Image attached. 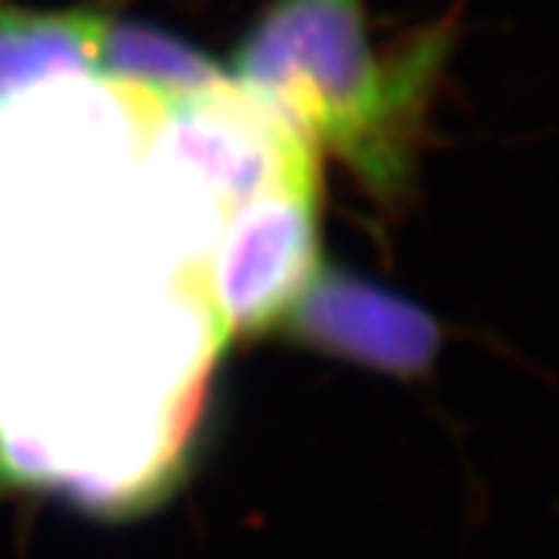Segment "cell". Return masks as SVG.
Segmentation results:
<instances>
[{
  "label": "cell",
  "mask_w": 559,
  "mask_h": 559,
  "mask_svg": "<svg viewBox=\"0 0 559 559\" xmlns=\"http://www.w3.org/2000/svg\"><path fill=\"white\" fill-rule=\"evenodd\" d=\"M451 32L373 40L364 0H271L234 50L230 79L382 202L411 183Z\"/></svg>",
  "instance_id": "cell-1"
},
{
  "label": "cell",
  "mask_w": 559,
  "mask_h": 559,
  "mask_svg": "<svg viewBox=\"0 0 559 559\" xmlns=\"http://www.w3.org/2000/svg\"><path fill=\"white\" fill-rule=\"evenodd\" d=\"M318 187L311 168L234 205L212 261V318L224 340L283 320L318 274Z\"/></svg>",
  "instance_id": "cell-2"
},
{
  "label": "cell",
  "mask_w": 559,
  "mask_h": 559,
  "mask_svg": "<svg viewBox=\"0 0 559 559\" xmlns=\"http://www.w3.org/2000/svg\"><path fill=\"white\" fill-rule=\"evenodd\" d=\"M159 119L162 153L193 168L230 205L318 168V150L234 79Z\"/></svg>",
  "instance_id": "cell-3"
},
{
  "label": "cell",
  "mask_w": 559,
  "mask_h": 559,
  "mask_svg": "<svg viewBox=\"0 0 559 559\" xmlns=\"http://www.w3.org/2000/svg\"><path fill=\"white\" fill-rule=\"evenodd\" d=\"M283 320L293 340L323 355L404 380L423 377L439 355V323L426 308L340 267L320 264Z\"/></svg>",
  "instance_id": "cell-4"
},
{
  "label": "cell",
  "mask_w": 559,
  "mask_h": 559,
  "mask_svg": "<svg viewBox=\"0 0 559 559\" xmlns=\"http://www.w3.org/2000/svg\"><path fill=\"white\" fill-rule=\"evenodd\" d=\"M97 79L109 81L143 112H171L224 87L230 75L190 40L146 22H106Z\"/></svg>",
  "instance_id": "cell-5"
},
{
  "label": "cell",
  "mask_w": 559,
  "mask_h": 559,
  "mask_svg": "<svg viewBox=\"0 0 559 559\" xmlns=\"http://www.w3.org/2000/svg\"><path fill=\"white\" fill-rule=\"evenodd\" d=\"M109 16L97 10L0 7V106L69 75H94Z\"/></svg>",
  "instance_id": "cell-6"
}]
</instances>
